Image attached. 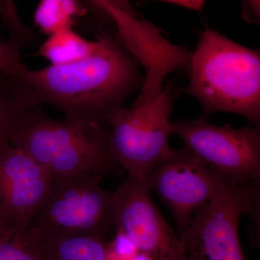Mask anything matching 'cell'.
Listing matches in <instances>:
<instances>
[{
    "instance_id": "277c9868",
    "label": "cell",
    "mask_w": 260,
    "mask_h": 260,
    "mask_svg": "<svg viewBox=\"0 0 260 260\" xmlns=\"http://www.w3.org/2000/svg\"><path fill=\"white\" fill-rule=\"evenodd\" d=\"M260 188L228 181L215 198L197 210L179 236L174 260H246L239 236L244 215L250 219L251 239L259 237Z\"/></svg>"
},
{
    "instance_id": "d6986e66",
    "label": "cell",
    "mask_w": 260,
    "mask_h": 260,
    "mask_svg": "<svg viewBox=\"0 0 260 260\" xmlns=\"http://www.w3.org/2000/svg\"><path fill=\"white\" fill-rule=\"evenodd\" d=\"M243 18L249 23H259L260 2L249 0L243 1Z\"/></svg>"
},
{
    "instance_id": "2e32d148",
    "label": "cell",
    "mask_w": 260,
    "mask_h": 260,
    "mask_svg": "<svg viewBox=\"0 0 260 260\" xmlns=\"http://www.w3.org/2000/svg\"><path fill=\"white\" fill-rule=\"evenodd\" d=\"M28 106L18 96L7 77L0 80V143L8 141L13 123Z\"/></svg>"
},
{
    "instance_id": "44dd1931",
    "label": "cell",
    "mask_w": 260,
    "mask_h": 260,
    "mask_svg": "<svg viewBox=\"0 0 260 260\" xmlns=\"http://www.w3.org/2000/svg\"><path fill=\"white\" fill-rule=\"evenodd\" d=\"M16 230L14 223L3 214L0 213V237Z\"/></svg>"
},
{
    "instance_id": "52a82bcc",
    "label": "cell",
    "mask_w": 260,
    "mask_h": 260,
    "mask_svg": "<svg viewBox=\"0 0 260 260\" xmlns=\"http://www.w3.org/2000/svg\"><path fill=\"white\" fill-rule=\"evenodd\" d=\"M94 9L115 26L118 40L145 71V80L138 99L131 106L151 102L164 89L168 75L175 70H189L191 53L174 45L160 29L142 18L127 1H88Z\"/></svg>"
},
{
    "instance_id": "7a4b0ae2",
    "label": "cell",
    "mask_w": 260,
    "mask_h": 260,
    "mask_svg": "<svg viewBox=\"0 0 260 260\" xmlns=\"http://www.w3.org/2000/svg\"><path fill=\"white\" fill-rule=\"evenodd\" d=\"M186 92L203 108V118L215 112L237 114L249 125L260 124V54L213 29L202 32L191 54Z\"/></svg>"
},
{
    "instance_id": "9c48e42d",
    "label": "cell",
    "mask_w": 260,
    "mask_h": 260,
    "mask_svg": "<svg viewBox=\"0 0 260 260\" xmlns=\"http://www.w3.org/2000/svg\"><path fill=\"white\" fill-rule=\"evenodd\" d=\"M228 181L184 146L156 164L145 184L170 210L179 237L197 210L213 200Z\"/></svg>"
},
{
    "instance_id": "ac0fdd59",
    "label": "cell",
    "mask_w": 260,
    "mask_h": 260,
    "mask_svg": "<svg viewBox=\"0 0 260 260\" xmlns=\"http://www.w3.org/2000/svg\"><path fill=\"white\" fill-rule=\"evenodd\" d=\"M19 47L9 39H0V75L10 78L28 68L20 58Z\"/></svg>"
},
{
    "instance_id": "7402d4cb",
    "label": "cell",
    "mask_w": 260,
    "mask_h": 260,
    "mask_svg": "<svg viewBox=\"0 0 260 260\" xmlns=\"http://www.w3.org/2000/svg\"><path fill=\"white\" fill-rule=\"evenodd\" d=\"M5 1L0 0V15H1L2 10H3V6H4Z\"/></svg>"
},
{
    "instance_id": "ba28073f",
    "label": "cell",
    "mask_w": 260,
    "mask_h": 260,
    "mask_svg": "<svg viewBox=\"0 0 260 260\" xmlns=\"http://www.w3.org/2000/svg\"><path fill=\"white\" fill-rule=\"evenodd\" d=\"M173 134L213 170L236 185L260 187L259 126L236 129L205 118L173 122Z\"/></svg>"
},
{
    "instance_id": "6da1fadb",
    "label": "cell",
    "mask_w": 260,
    "mask_h": 260,
    "mask_svg": "<svg viewBox=\"0 0 260 260\" xmlns=\"http://www.w3.org/2000/svg\"><path fill=\"white\" fill-rule=\"evenodd\" d=\"M95 40V50L83 60L37 70L27 68L7 78L8 82L28 107L53 106L68 119L107 126L108 115L140 90L145 75L115 32L103 30Z\"/></svg>"
},
{
    "instance_id": "7c38bea8",
    "label": "cell",
    "mask_w": 260,
    "mask_h": 260,
    "mask_svg": "<svg viewBox=\"0 0 260 260\" xmlns=\"http://www.w3.org/2000/svg\"><path fill=\"white\" fill-rule=\"evenodd\" d=\"M47 260H109L107 242L90 237L32 238Z\"/></svg>"
},
{
    "instance_id": "8992f818",
    "label": "cell",
    "mask_w": 260,
    "mask_h": 260,
    "mask_svg": "<svg viewBox=\"0 0 260 260\" xmlns=\"http://www.w3.org/2000/svg\"><path fill=\"white\" fill-rule=\"evenodd\" d=\"M177 95L169 84L151 102L129 109L122 106L107 116L113 158L127 172V177L145 185L151 169L174 151L169 140L173 134L170 116Z\"/></svg>"
},
{
    "instance_id": "3957f363",
    "label": "cell",
    "mask_w": 260,
    "mask_h": 260,
    "mask_svg": "<svg viewBox=\"0 0 260 260\" xmlns=\"http://www.w3.org/2000/svg\"><path fill=\"white\" fill-rule=\"evenodd\" d=\"M8 141L54 177L89 174L104 178L117 165L106 126L86 119L56 120L39 106L19 114Z\"/></svg>"
},
{
    "instance_id": "8fae6325",
    "label": "cell",
    "mask_w": 260,
    "mask_h": 260,
    "mask_svg": "<svg viewBox=\"0 0 260 260\" xmlns=\"http://www.w3.org/2000/svg\"><path fill=\"white\" fill-rule=\"evenodd\" d=\"M54 176L26 153L0 143V213L24 234L42 208Z\"/></svg>"
},
{
    "instance_id": "30bf717a",
    "label": "cell",
    "mask_w": 260,
    "mask_h": 260,
    "mask_svg": "<svg viewBox=\"0 0 260 260\" xmlns=\"http://www.w3.org/2000/svg\"><path fill=\"white\" fill-rule=\"evenodd\" d=\"M115 232L123 234L153 260H174L179 237L157 208L148 186L127 177L113 191Z\"/></svg>"
},
{
    "instance_id": "e0dca14e",
    "label": "cell",
    "mask_w": 260,
    "mask_h": 260,
    "mask_svg": "<svg viewBox=\"0 0 260 260\" xmlns=\"http://www.w3.org/2000/svg\"><path fill=\"white\" fill-rule=\"evenodd\" d=\"M0 18L9 34V40L19 47L31 43L37 39L34 30L26 26L19 17L14 2L5 0Z\"/></svg>"
},
{
    "instance_id": "4fadbf2b",
    "label": "cell",
    "mask_w": 260,
    "mask_h": 260,
    "mask_svg": "<svg viewBox=\"0 0 260 260\" xmlns=\"http://www.w3.org/2000/svg\"><path fill=\"white\" fill-rule=\"evenodd\" d=\"M96 47V40H87L73 28L66 29L49 36L39 47L38 55L52 66H63L83 60Z\"/></svg>"
},
{
    "instance_id": "5b68a950",
    "label": "cell",
    "mask_w": 260,
    "mask_h": 260,
    "mask_svg": "<svg viewBox=\"0 0 260 260\" xmlns=\"http://www.w3.org/2000/svg\"><path fill=\"white\" fill-rule=\"evenodd\" d=\"M95 174L54 177L50 190L25 232L41 238L90 237L107 242L113 231V192Z\"/></svg>"
},
{
    "instance_id": "9a60e30c",
    "label": "cell",
    "mask_w": 260,
    "mask_h": 260,
    "mask_svg": "<svg viewBox=\"0 0 260 260\" xmlns=\"http://www.w3.org/2000/svg\"><path fill=\"white\" fill-rule=\"evenodd\" d=\"M0 260H47L40 248L15 230L0 237Z\"/></svg>"
},
{
    "instance_id": "5bb4252c",
    "label": "cell",
    "mask_w": 260,
    "mask_h": 260,
    "mask_svg": "<svg viewBox=\"0 0 260 260\" xmlns=\"http://www.w3.org/2000/svg\"><path fill=\"white\" fill-rule=\"evenodd\" d=\"M87 8L75 0H42L34 14V21L39 30L50 36L73 28L87 13Z\"/></svg>"
},
{
    "instance_id": "ffe728a7",
    "label": "cell",
    "mask_w": 260,
    "mask_h": 260,
    "mask_svg": "<svg viewBox=\"0 0 260 260\" xmlns=\"http://www.w3.org/2000/svg\"><path fill=\"white\" fill-rule=\"evenodd\" d=\"M161 2L167 4L174 5L186 9L194 10L200 13H202L205 3L203 0H165Z\"/></svg>"
}]
</instances>
